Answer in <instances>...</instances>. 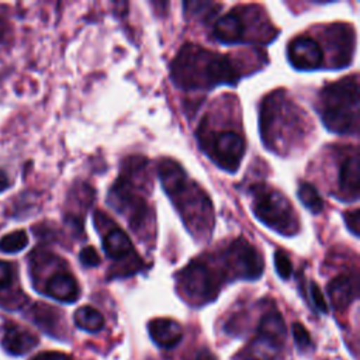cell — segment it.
Returning <instances> with one entry per match:
<instances>
[{
	"instance_id": "obj_4",
	"label": "cell",
	"mask_w": 360,
	"mask_h": 360,
	"mask_svg": "<svg viewBox=\"0 0 360 360\" xmlns=\"http://www.w3.org/2000/svg\"><path fill=\"white\" fill-rule=\"evenodd\" d=\"M318 111L323 125L340 135L359 132V80L353 75L330 83L321 91Z\"/></svg>"
},
{
	"instance_id": "obj_13",
	"label": "cell",
	"mask_w": 360,
	"mask_h": 360,
	"mask_svg": "<svg viewBox=\"0 0 360 360\" xmlns=\"http://www.w3.org/2000/svg\"><path fill=\"white\" fill-rule=\"evenodd\" d=\"M3 349L14 356H22L31 352L38 345V338L27 328L7 321L1 336Z\"/></svg>"
},
{
	"instance_id": "obj_34",
	"label": "cell",
	"mask_w": 360,
	"mask_h": 360,
	"mask_svg": "<svg viewBox=\"0 0 360 360\" xmlns=\"http://www.w3.org/2000/svg\"><path fill=\"white\" fill-rule=\"evenodd\" d=\"M4 32H6V28H4V22L0 20V39L3 38V35H4Z\"/></svg>"
},
{
	"instance_id": "obj_7",
	"label": "cell",
	"mask_w": 360,
	"mask_h": 360,
	"mask_svg": "<svg viewBox=\"0 0 360 360\" xmlns=\"http://www.w3.org/2000/svg\"><path fill=\"white\" fill-rule=\"evenodd\" d=\"M219 274L201 259L193 260L179 273V284L190 302L201 305L212 301L219 291Z\"/></svg>"
},
{
	"instance_id": "obj_21",
	"label": "cell",
	"mask_w": 360,
	"mask_h": 360,
	"mask_svg": "<svg viewBox=\"0 0 360 360\" xmlns=\"http://www.w3.org/2000/svg\"><path fill=\"white\" fill-rule=\"evenodd\" d=\"M281 347L256 336L246 349V360H278Z\"/></svg>"
},
{
	"instance_id": "obj_24",
	"label": "cell",
	"mask_w": 360,
	"mask_h": 360,
	"mask_svg": "<svg viewBox=\"0 0 360 360\" xmlns=\"http://www.w3.org/2000/svg\"><path fill=\"white\" fill-rule=\"evenodd\" d=\"M28 245V236L25 231L18 229L4 235L0 239V250L6 253H15L22 250Z\"/></svg>"
},
{
	"instance_id": "obj_9",
	"label": "cell",
	"mask_w": 360,
	"mask_h": 360,
	"mask_svg": "<svg viewBox=\"0 0 360 360\" xmlns=\"http://www.w3.org/2000/svg\"><path fill=\"white\" fill-rule=\"evenodd\" d=\"M225 274L231 278L256 280L263 273V259L256 248L243 238L232 240L222 252Z\"/></svg>"
},
{
	"instance_id": "obj_33",
	"label": "cell",
	"mask_w": 360,
	"mask_h": 360,
	"mask_svg": "<svg viewBox=\"0 0 360 360\" xmlns=\"http://www.w3.org/2000/svg\"><path fill=\"white\" fill-rule=\"evenodd\" d=\"M10 186V180H8V176L0 169V193L4 191L7 187Z\"/></svg>"
},
{
	"instance_id": "obj_23",
	"label": "cell",
	"mask_w": 360,
	"mask_h": 360,
	"mask_svg": "<svg viewBox=\"0 0 360 360\" xmlns=\"http://www.w3.org/2000/svg\"><path fill=\"white\" fill-rule=\"evenodd\" d=\"M56 315H58V312L55 311V308H51L44 304H37L32 308L34 321L42 329H45L48 333H51V330H53V328L56 325Z\"/></svg>"
},
{
	"instance_id": "obj_27",
	"label": "cell",
	"mask_w": 360,
	"mask_h": 360,
	"mask_svg": "<svg viewBox=\"0 0 360 360\" xmlns=\"http://www.w3.org/2000/svg\"><path fill=\"white\" fill-rule=\"evenodd\" d=\"M15 281V269L11 263L0 260V292L10 288Z\"/></svg>"
},
{
	"instance_id": "obj_6",
	"label": "cell",
	"mask_w": 360,
	"mask_h": 360,
	"mask_svg": "<svg viewBox=\"0 0 360 360\" xmlns=\"http://www.w3.org/2000/svg\"><path fill=\"white\" fill-rule=\"evenodd\" d=\"M201 149L218 165L228 172L238 170L246 146L240 134L232 129L215 132H198Z\"/></svg>"
},
{
	"instance_id": "obj_11",
	"label": "cell",
	"mask_w": 360,
	"mask_h": 360,
	"mask_svg": "<svg viewBox=\"0 0 360 360\" xmlns=\"http://www.w3.org/2000/svg\"><path fill=\"white\" fill-rule=\"evenodd\" d=\"M330 41L333 52V66L340 69L350 63L354 49V32L347 24H333L325 32Z\"/></svg>"
},
{
	"instance_id": "obj_31",
	"label": "cell",
	"mask_w": 360,
	"mask_h": 360,
	"mask_svg": "<svg viewBox=\"0 0 360 360\" xmlns=\"http://www.w3.org/2000/svg\"><path fill=\"white\" fill-rule=\"evenodd\" d=\"M32 360H72L68 354L60 352H44L37 354Z\"/></svg>"
},
{
	"instance_id": "obj_29",
	"label": "cell",
	"mask_w": 360,
	"mask_h": 360,
	"mask_svg": "<svg viewBox=\"0 0 360 360\" xmlns=\"http://www.w3.org/2000/svg\"><path fill=\"white\" fill-rule=\"evenodd\" d=\"M79 259L82 262L83 266L86 267H96L100 264V256L97 253V250L93 246H86L80 250Z\"/></svg>"
},
{
	"instance_id": "obj_10",
	"label": "cell",
	"mask_w": 360,
	"mask_h": 360,
	"mask_svg": "<svg viewBox=\"0 0 360 360\" xmlns=\"http://www.w3.org/2000/svg\"><path fill=\"white\" fill-rule=\"evenodd\" d=\"M290 63L298 70H315L323 65L321 45L308 35L295 37L287 48Z\"/></svg>"
},
{
	"instance_id": "obj_14",
	"label": "cell",
	"mask_w": 360,
	"mask_h": 360,
	"mask_svg": "<svg viewBox=\"0 0 360 360\" xmlns=\"http://www.w3.org/2000/svg\"><path fill=\"white\" fill-rule=\"evenodd\" d=\"M214 37L217 41L226 45L246 42V27L242 13L233 8L219 17L214 25Z\"/></svg>"
},
{
	"instance_id": "obj_26",
	"label": "cell",
	"mask_w": 360,
	"mask_h": 360,
	"mask_svg": "<svg viewBox=\"0 0 360 360\" xmlns=\"http://www.w3.org/2000/svg\"><path fill=\"white\" fill-rule=\"evenodd\" d=\"M292 338H294L297 347L301 352H305L312 347V342H311V336H309L308 330L298 322L292 323Z\"/></svg>"
},
{
	"instance_id": "obj_15",
	"label": "cell",
	"mask_w": 360,
	"mask_h": 360,
	"mask_svg": "<svg viewBox=\"0 0 360 360\" xmlns=\"http://www.w3.org/2000/svg\"><path fill=\"white\" fill-rule=\"evenodd\" d=\"M359 172L360 162L357 150L347 156L339 169V198L346 201H356L359 198Z\"/></svg>"
},
{
	"instance_id": "obj_19",
	"label": "cell",
	"mask_w": 360,
	"mask_h": 360,
	"mask_svg": "<svg viewBox=\"0 0 360 360\" xmlns=\"http://www.w3.org/2000/svg\"><path fill=\"white\" fill-rule=\"evenodd\" d=\"M285 325L283 321V316L277 311H269L266 312L257 328V336L281 347L285 342Z\"/></svg>"
},
{
	"instance_id": "obj_22",
	"label": "cell",
	"mask_w": 360,
	"mask_h": 360,
	"mask_svg": "<svg viewBox=\"0 0 360 360\" xmlns=\"http://www.w3.org/2000/svg\"><path fill=\"white\" fill-rule=\"evenodd\" d=\"M297 195L302 202V205L312 214H319L323 210V201L312 184L305 181L300 183Z\"/></svg>"
},
{
	"instance_id": "obj_8",
	"label": "cell",
	"mask_w": 360,
	"mask_h": 360,
	"mask_svg": "<svg viewBox=\"0 0 360 360\" xmlns=\"http://www.w3.org/2000/svg\"><path fill=\"white\" fill-rule=\"evenodd\" d=\"M108 202L122 215L125 214L132 231H139L148 222L149 208L145 198L134 188L132 179L122 172L108 194Z\"/></svg>"
},
{
	"instance_id": "obj_5",
	"label": "cell",
	"mask_w": 360,
	"mask_h": 360,
	"mask_svg": "<svg viewBox=\"0 0 360 360\" xmlns=\"http://www.w3.org/2000/svg\"><path fill=\"white\" fill-rule=\"evenodd\" d=\"M249 191L252 210L260 222L284 236H292L300 231L295 210L283 193L262 183L252 186Z\"/></svg>"
},
{
	"instance_id": "obj_32",
	"label": "cell",
	"mask_w": 360,
	"mask_h": 360,
	"mask_svg": "<svg viewBox=\"0 0 360 360\" xmlns=\"http://www.w3.org/2000/svg\"><path fill=\"white\" fill-rule=\"evenodd\" d=\"M193 360H217V357L207 349H202L200 352H197V354L194 356Z\"/></svg>"
},
{
	"instance_id": "obj_3",
	"label": "cell",
	"mask_w": 360,
	"mask_h": 360,
	"mask_svg": "<svg viewBox=\"0 0 360 360\" xmlns=\"http://www.w3.org/2000/svg\"><path fill=\"white\" fill-rule=\"evenodd\" d=\"M305 114L283 90L269 94L260 107V135L267 149L281 153L305 132Z\"/></svg>"
},
{
	"instance_id": "obj_17",
	"label": "cell",
	"mask_w": 360,
	"mask_h": 360,
	"mask_svg": "<svg viewBox=\"0 0 360 360\" xmlns=\"http://www.w3.org/2000/svg\"><path fill=\"white\" fill-rule=\"evenodd\" d=\"M328 295L336 311H343L357 297V276L340 274L328 285Z\"/></svg>"
},
{
	"instance_id": "obj_25",
	"label": "cell",
	"mask_w": 360,
	"mask_h": 360,
	"mask_svg": "<svg viewBox=\"0 0 360 360\" xmlns=\"http://www.w3.org/2000/svg\"><path fill=\"white\" fill-rule=\"evenodd\" d=\"M274 267L277 270V274L281 278H284V280L290 278V276L292 273V266H291L290 257H288V255L285 252L277 250L274 253Z\"/></svg>"
},
{
	"instance_id": "obj_18",
	"label": "cell",
	"mask_w": 360,
	"mask_h": 360,
	"mask_svg": "<svg viewBox=\"0 0 360 360\" xmlns=\"http://www.w3.org/2000/svg\"><path fill=\"white\" fill-rule=\"evenodd\" d=\"M152 340L165 349L174 347L183 338V328L173 319L156 318L148 323Z\"/></svg>"
},
{
	"instance_id": "obj_2",
	"label": "cell",
	"mask_w": 360,
	"mask_h": 360,
	"mask_svg": "<svg viewBox=\"0 0 360 360\" xmlns=\"http://www.w3.org/2000/svg\"><path fill=\"white\" fill-rule=\"evenodd\" d=\"M160 184L166 194L177 207L186 226L197 236L208 238L212 229V204L204 190L190 183L181 166L172 160L163 159L158 166Z\"/></svg>"
},
{
	"instance_id": "obj_28",
	"label": "cell",
	"mask_w": 360,
	"mask_h": 360,
	"mask_svg": "<svg viewBox=\"0 0 360 360\" xmlns=\"http://www.w3.org/2000/svg\"><path fill=\"white\" fill-rule=\"evenodd\" d=\"M309 294H311V298H312V304L315 305V308L322 312V314H326L328 312V304H326V300L319 288V285L316 283H311L309 285Z\"/></svg>"
},
{
	"instance_id": "obj_16",
	"label": "cell",
	"mask_w": 360,
	"mask_h": 360,
	"mask_svg": "<svg viewBox=\"0 0 360 360\" xmlns=\"http://www.w3.org/2000/svg\"><path fill=\"white\" fill-rule=\"evenodd\" d=\"M45 294L60 302H75L79 297V285L69 271L59 270L46 280Z\"/></svg>"
},
{
	"instance_id": "obj_20",
	"label": "cell",
	"mask_w": 360,
	"mask_h": 360,
	"mask_svg": "<svg viewBox=\"0 0 360 360\" xmlns=\"http://www.w3.org/2000/svg\"><path fill=\"white\" fill-rule=\"evenodd\" d=\"M75 323L79 329L96 333L104 328V316L96 308L84 305L80 307L73 315Z\"/></svg>"
},
{
	"instance_id": "obj_12",
	"label": "cell",
	"mask_w": 360,
	"mask_h": 360,
	"mask_svg": "<svg viewBox=\"0 0 360 360\" xmlns=\"http://www.w3.org/2000/svg\"><path fill=\"white\" fill-rule=\"evenodd\" d=\"M103 249L104 253L117 262H128V263H138L142 264L139 256L134 250L132 242L129 236L120 228L114 226L111 228L104 236H103Z\"/></svg>"
},
{
	"instance_id": "obj_1",
	"label": "cell",
	"mask_w": 360,
	"mask_h": 360,
	"mask_svg": "<svg viewBox=\"0 0 360 360\" xmlns=\"http://www.w3.org/2000/svg\"><path fill=\"white\" fill-rule=\"evenodd\" d=\"M170 75L184 90H210L219 84L235 86L240 77L229 56H224L194 44H186L173 59Z\"/></svg>"
},
{
	"instance_id": "obj_30",
	"label": "cell",
	"mask_w": 360,
	"mask_h": 360,
	"mask_svg": "<svg viewBox=\"0 0 360 360\" xmlns=\"http://www.w3.org/2000/svg\"><path fill=\"white\" fill-rule=\"evenodd\" d=\"M343 218H345V222L349 228V231L354 235V236H359L360 233V211L357 208L352 210V211H347L343 214Z\"/></svg>"
}]
</instances>
